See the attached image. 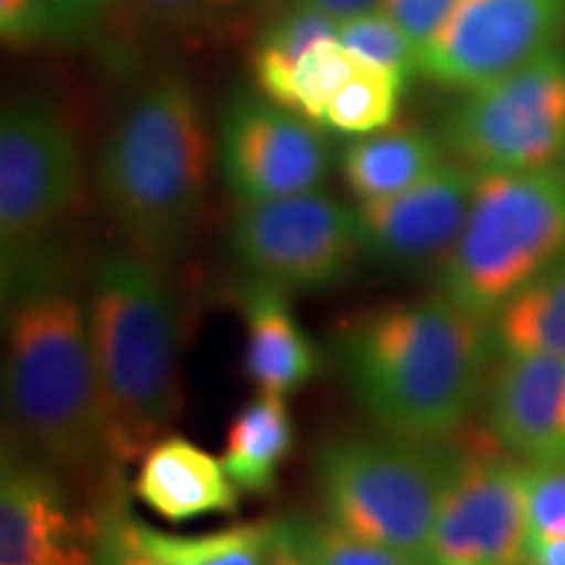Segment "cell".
Listing matches in <instances>:
<instances>
[{
	"label": "cell",
	"instance_id": "3957f363",
	"mask_svg": "<svg viewBox=\"0 0 565 565\" xmlns=\"http://www.w3.org/2000/svg\"><path fill=\"white\" fill-rule=\"evenodd\" d=\"M212 145L192 84L166 71L134 92L105 139L97 189L129 249L175 263L207 196Z\"/></svg>",
	"mask_w": 565,
	"mask_h": 565
},
{
	"label": "cell",
	"instance_id": "4fadbf2b",
	"mask_svg": "<svg viewBox=\"0 0 565 565\" xmlns=\"http://www.w3.org/2000/svg\"><path fill=\"white\" fill-rule=\"evenodd\" d=\"M475 186V168L443 162L435 173L406 192L359 202L353 210L362 257L395 270L443 265L461 236Z\"/></svg>",
	"mask_w": 565,
	"mask_h": 565
},
{
	"label": "cell",
	"instance_id": "5b68a950",
	"mask_svg": "<svg viewBox=\"0 0 565 565\" xmlns=\"http://www.w3.org/2000/svg\"><path fill=\"white\" fill-rule=\"evenodd\" d=\"M565 257V162L477 171L461 236L440 265V294L484 320Z\"/></svg>",
	"mask_w": 565,
	"mask_h": 565
},
{
	"label": "cell",
	"instance_id": "484cf974",
	"mask_svg": "<svg viewBox=\"0 0 565 565\" xmlns=\"http://www.w3.org/2000/svg\"><path fill=\"white\" fill-rule=\"evenodd\" d=\"M137 524L124 494H113L92 532V565H160L141 545Z\"/></svg>",
	"mask_w": 565,
	"mask_h": 565
},
{
	"label": "cell",
	"instance_id": "7c38bea8",
	"mask_svg": "<svg viewBox=\"0 0 565 565\" xmlns=\"http://www.w3.org/2000/svg\"><path fill=\"white\" fill-rule=\"evenodd\" d=\"M529 540V471L494 456H458L427 565H521Z\"/></svg>",
	"mask_w": 565,
	"mask_h": 565
},
{
	"label": "cell",
	"instance_id": "5bb4252c",
	"mask_svg": "<svg viewBox=\"0 0 565 565\" xmlns=\"http://www.w3.org/2000/svg\"><path fill=\"white\" fill-rule=\"evenodd\" d=\"M494 440L529 466H565V359L511 353L492 383Z\"/></svg>",
	"mask_w": 565,
	"mask_h": 565
},
{
	"label": "cell",
	"instance_id": "7a4b0ae2",
	"mask_svg": "<svg viewBox=\"0 0 565 565\" xmlns=\"http://www.w3.org/2000/svg\"><path fill=\"white\" fill-rule=\"evenodd\" d=\"M3 296V401L17 433L55 463L108 454L87 301L51 257L6 275Z\"/></svg>",
	"mask_w": 565,
	"mask_h": 565
},
{
	"label": "cell",
	"instance_id": "8992f818",
	"mask_svg": "<svg viewBox=\"0 0 565 565\" xmlns=\"http://www.w3.org/2000/svg\"><path fill=\"white\" fill-rule=\"evenodd\" d=\"M458 456L404 435H343L317 448L328 521L362 540L427 561L437 511Z\"/></svg>",
	"mask_w": 565,
	"mask_h": 565
},
{
	"label": "cell",
	"instance_id": "1f68e13d",
	"mask_svg": "<svg viewBox=\"0 0 565 565\" xmlns=\"http://www.w3.org/2000/svg\"><path fill=\"white\" fill-rule=\"evenodd\" d=\"M270 565H320L309 547L303 519L275 521Z\"/></svg>",
	"mask_w": 565,
	"mask_h": 565
},
{
	"label": "cell",
	"instance_id": "603a6c76",
	"mask_svg": "<svg viewBox=\"0 0 565 565\" xmlns=\"http://www.w3.org/2000/svg\"><path fill=\"white\" fill-rule=\"evenodd\" d=\"M338 21L312 6L291 3L259 32L252 51V74L259 95L275 100L288 76L320 42L335 38Z\"/></svg>",
	"mask_w": 565,
	"mask_h": 565
},
{
	"label": "cell",
	"instance_id": "f1b7e54d",
	"mask_svg": "<svg viewBox=\"0 0 565 565\" xmlns=\"http://www.w3.org/2000/svg\"><path fill=\"white\" fill-rule=\"evenodd\" d=\"M456 3L458 0H383L380 11H385L422 53V47L435 38Z\"/></svg>",
	"mask_w": 565,
	"mask_h": 565
},
{
	"label": "cell",
	"instance_id": "44dd1931",
	"mask_svg": "<svg viewBox=\"0 0 565 565\" xmlns=\"http://www.w3.org/2000/svg\"><path fill=\"white\" fill-rule=\"evenodd\" d=\"M141 545L160 565H270L275 521L233 524L204 534H171L137 524Z\"/></svg>",
	"mask_w": 565,
	"mask_h": 565
},
{
	"label": "cell",
	"instance_id": "d4e9b609",
	"mask_svg": "<svg viewBox=\"0 0 565 565\" xmlns=\"http://www.w3.org/2000/svg\"><path fill=\"white\" fill-rule=\"evenodd\" d=\"M309 547L320 565H427L419 555L401 553V550L380 545V542L362 540L345 532L333 521H307L303 519Z\"/></svg>",
	"mask_w": 565,
	"mask_h": 565
},
{
	"label": "cell",
	"instance_id": "2e32d148",
	"mask_svg": "<svg viewBox=\"0 0 565 565\" xmlns=\"http://www.w3.org/2000/svg\"><path fill=\"white\" fill-rule=\"evenodd\" d=\"M244 315V374L257 393L288 395L322 370L312 338L296 320L286 288L252 278L238 291Z\"/></svg>",
	"mask_w": 565,
	"mask_h": 565
},
{
	"label": "cell",
	"instance_id": "7402d4cb",
	"mask_svg": "<svg viewBox=\"0 0 565 565\" xmlns=\"http://www.w3.org/2000/svg\"><path fill=\"white\" fill-rule=\"evenodd\" d=\"M408 82H412V76L377 66V63L359 55L353 74L330 97L320 126L338 134H349V137H366V134L383 131L393 126L395 116H398Z\"/></svg>",
	"mask_w": 565,
	"mask_h": 565
},
{
	"label": "cell",
	"instance_id": "ffe728a7",
	"mask_svg": "<svg viewBox=\"0 0 565 565\" xmlns=\"http://www.w3.org/2000/svg\"><path fill=\"white\" fill-rule=\"evenodd\" d=\"M492 335L505 356L536 353L565 359V257L494 315Z\"/></svg>",
	"mask_w": 565,
	"mask_h": 565
},
{
	"label": "cell",
	"instance_id": "f546056e",
	"mask_svg": "<svg viewBox=\"0 0 565 565\" xmlns=\"http://www.w3.org/2000/svg\"><path fill=\"white\" fill-rule=\"evenodd\" d=\"M246 0H139L141 11L168 26H192L242 9Z\"/></svg>",
	"mask_w": 565,
	"mask_h": 565
},
{
	"label": "cell",
	"instance_id": "30bf717a",
	"mask_svg": "<svg viewBox=\"0 0 565 565\" xmlns=\"http://www.w3.org/2000/svg\"><path fill=\"white\" fill-rule=\"evenodd\" d=\"M217 166L238 202L320 192L330 171L322 126L265 95L238 92L217 129Z\"/></svg>",
	"mask_w": 565,
	"mask_h": 565
},
{
	"label": "cell",
	"instance_id": "4dcf8cb0",
	"mask_svg": "<svg viewBox=\"0 0 565 565\" xmlns=\"http://www.w3.org/2000/svg\"><path fill=\"white\" fill-rule=\"evenodd\" d=\"M116 0H51L53 40H79L100 24Z\"/></svg>",
	"mask_w": 565,
	"mask_h": 565
},
{
	"label": "cell",
	"instance_id": "d6a6232c",
	"mask_svg": "<svg viewBox=\"0 0 565 565\" xmlns=\"http://www.w3.org/2000/svg\"><path fill=\"white\" fill-rule=\"evenodd\" d=\"M294 3L312 6V9L328 13L335 21H345L351 17H359V13L377 11L383 6V0H294Z\"/></svg>",
	"mask_w": 565,
	"mask_h": 565
},
{
	"label": "cell",
	"instance_id": "e0dca14e",
	"mask_svg": "<svg viewBox=\"0 0 565 565\" xmlns=\"http://www.w3.org/2000/svg\"><path fill=\"white\" fill-rule=\"evenodd\" d=\"M238 490L221 458L210 456L186 437H160L141 456L134 477V494L141 505L173 524L202 515L233 513Z\"/></svg>",
	"mask_w": 565,
	"mask_h": 565
},
{
	"label": "cell",
	"instance_id": "ba28073f",
	"mask_svg": "<svg viewBox=\"0 0 565 565\" xmlns=\"http://www.w3.org/2000/svg\"><path fill=\"white\" fill-rule=\"evenodd\" d=\"M440 139L475 171H529L565 162V47L463 92Z\"/></svg>",
	"mask_w": 565,
	"mask_h": 565
},
{
	"label": "cell",
	"instance_id": "4316f807",
	"mask_svg": "<svg viewBox=\"0 0 565 565\" xmlns=\"http://www.w3.org/2000/svg\"><path fill=\"white\" fill-rule=\"evenodd\" d=\"M529 534L565 536V466L529 469Z\"/></svg>",
	"mask_w": 565,
	"mask_h": 565
},
{
	"label": "cell",
	"instance_id": "6da1fadb",
	"mask_svg": "<svg viewBox=\"0 0 565 565\" xmlns=\"http://www.w3.org/2000/svg\"><path fill=\"white\" fill-rule=\"evenodd\" d=\"M492 341L484 317L437 294L345 322L338 356L359 404L387 433L440 440L475 406Z\"/></svg>",
	"mask_w": 565,
	"mask_h": 565
},
{
	"label": "cell",
	"instance_id": "277c9868",
	"mask_svg": "<svg viewBox=\"0 0 565 565\" xmlns=\"http://www.w3.org/2000/svg\"><path fill=\"white\" fill-rule=\"evenodd\" d=\"M87 317L108 456L137 461L181 401L179 317L160 265L134 249L105 254L92 273Z\"/></svg>",
	"mask_w": 565,
	"mask_h": 565
},
{
	"label": "cell",
	"instance_id": "cb8c5ba5",
	"mask_svg": "<svg viewBox=\"0 0 565 565\" xmlns=\"http://www.w3.org/2000/svg\"><path fill=\"white\" fill-rule=\"evenodd\" d=\"M338 40L377 66L401 71L406 76L419 74V47L385 11H366L338 21Z\"/></svg>",
	"mask_w": 565,
	"mask_h": 565
},
{
	"label": "cell",
	"instance_id": "ac0fdd59",
	"mask_svg": "<svg viewBox=\"0 0 565 565\" xmlns=\"http://www.w3.org/2000/svg\"><path fill=\"white\" fill-rule=\"evenodd\" d=\"M445 145L416 126H387L356 137L341 152L345 186L359 202L385 200L435 173L445 162Z\"/></svg>",
	"mask_w": 565,
	"mask_h": 565
},
{
	"label": "cell",
	"instance_id": "d6986e66",
	"mask_svg": "<svg viewBox=\"0 0 565 565\" xmlns=\"http://www.w3.org/2000/svg\"><path fill=\"white\" fill-rule=\"evenodd\" d=\"M291 450L294 419L286 395L257 393L233 416L221 461L242 492L270 494Z\"/></svg>",
	"mask_w": 565,
	"mask_h": 565
},
{
	"label": "cell",
	"instance_id": "83f0119b",
	"mask_svg": "<svg viewBox=\"0 0 565 565\" xmlns=\"http://www.w3.org/2000/svg\"><path fill=\"white\" fill-rule=\"evenodd\" d=\"M0 38L11 47L53 40L51 0H0Z\"/></svg>",
	"mask_w": 565,
	"mask_h": 565
},
{
	"label": "cell",
	"instance_id": "8fae6325",
	"mask_svg": "<svg viewBox=\"0 0 565 565\" xmlns=\"http://www.w3.org/2000/svg\"><path fill=\"white\" fill-rule=\"evenodd\" d=\"M565 38V0H458L422 47L419 74L469 92L511 74Z\"/></svg>",
	"mask_w": 565,
	"mask_h": 565
},
{
	"label": "cell",
	"instance_id": "9c48e42d",
	"mask_svg": "<svg viewBox=\"0 0 565 565\" xmlns=\"http://www.w3.org/2000/svg\"><path fill=\"white\" fill-rule=\"evenodd\" d=\"M231 246L252 278L286 291L335 286L362 257L356 210L322 192L238 202Z\"/></svg>",
	"mask_w": 565,
	"mask_h": 565
},
{
	"label": "cell",
	"instance_id": "52a82bcc",
	"mask_svg": "<svg viewBox=\"0 0 565 565\" xmlns=\"http://www.w3.org/2000/svg\"><path fill=\"white\" fill-rule=\"evenodd\" d=\"M82 186L74 126L45 92H24L0 116V244L3 278L47 257Z\"/></svg>",
	"mask_w": 565,
	"mask_h": 565
},
{
	"label": "cell",
	"instance_id": "9a60e30c",
	"mask_svg": "<svg viewBox=\"0 0 565 565\" xmlns=\"http://www.w3.org/2000/svg\"><path fill=\"white\" fill-rule=\"evenodd\" d=\"M0 565H92L53 477L17 454L0 477Z\"/></svg>",
	"mask_w": 565,
	"mask_h": 565
}]
</instances>
